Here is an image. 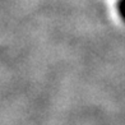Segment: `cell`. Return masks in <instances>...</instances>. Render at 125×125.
<instances>
[{
  "instance_id": "6da1fadb",
  "label": "cell",
  "mask_w": 125,
  "mask_h": 125,
  "mask_svg": "<svg viewBox=\"0 0 125 125\" xmlns=\"http://www.w3.org/2000/svg\"><path fill=\"white\" fill-rule=\"evenodd\" d=\"M117 9H119V13H120V15L123 17V19L125 21V0H119Z\"/></svg>"
}]
</instances>
